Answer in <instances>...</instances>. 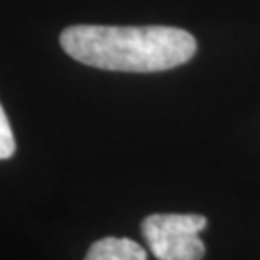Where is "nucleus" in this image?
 I'll return each mask as SVG.
<instances>
[{
	"label": "nucleus",
	"instance_id": "nucleus-1",
	"mask_svg": "<svg viewBox=\"0 0 260 260\" xmlns=\"http://www.w3.org/2000/svg\"><path fill=\"white\" fill-rule=\"evenodd\" d=\"M60 45L74 60L110 72H166L189 62L197 50L191 33L177 27L72 25Z\"/></svg>",
	"mask_w": 260,
	"mask_h": 260
},
{
	"label": "nucleus",
	"instance_id": "nucleus-2",
	"mask_svg": "<svg viewBox=\"0 0 260 260\" xmlns=\"http://www.w3.org/2000/svg\"><path fill=\"white\" fill-rule=\"evenodd\" d=\"M206 218L199 214H152L141 223L143 237L158 260H203L205 243L199 233Z\"/></svg>",
	"mask_w": 260,
	"mask_h": 260
},
{
	"label": "nucleus",
	"instance_id": "nucleus-3",
	"mask_svg": "<svg viewBox=\"0 0 260 260\" xmlns=\"http://www.w3.org/2000/svg\"><path fill=\"white\" fill-rule=\"evenodd\" d=\"M85 260H147V252L125 237H104L91 245Z\"/></svg>",
	"mask_w": 260,
	"mask_h": 260
},
{
	"label": "nucleus",
	"instance_id": "nucleus-4",
	"mask_svg": "<svg viewBox=\"0 0 260 260\" xmlns=\"http://www.w3.org/2000/svg\"><path fill=\"white\" fill-rule=\"evenodd\" d=\"M16 152V139L6 112L0 104V160H6Z\"/></svg>",
	"mask_w": 260,
	"mask_h": 260
}]
</instances>
